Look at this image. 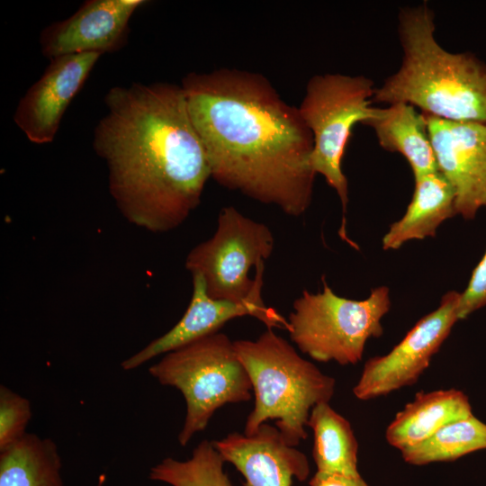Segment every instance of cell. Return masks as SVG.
<instances>
[{
	"instance_id": "7402d4cb",
	"label": "cell",
	"mask_w": 486,
	"mask_h": 486,
	"mask_svg": "<svg viewBox=\"0 0 486 486\" xmlns=\"http://www.w3.org/2000/svg\"><path fill=\"white\" fill-rule=\"evenodd\" d=\"M32 418L29 400L0 386V450L19 440L26 434Z\"/></svg>"
},
{
	"instance_id": "8fae6325",
	"label": "cell",
	"mask_w": 486,
	"mask_h": 486,
	"mask_svg": "<svg viewBox=\"0 0 486 486\" xmlns=\"http://www.w3.org/2000/svg\"><path fill=\"white\" fill-rule=\"evenodd\" d=\"M421 113L438 170L454 191L456 212L472 220L486 206V123Z\"/></svg>"
},
{
	"instance_id": "5bb4252c",
	"label": "cell",
	"mask_w": 486,
	"mask_h": 486,
	"mask_svg": "<svg viewBox=\"0 0 486 486\" xmlns=\"http://www.w3.org/2000/svg\"><path fill=\"white\" fill-rule=\"evenodd\" d=\"M225 462L244 476L243 486H292L310 474L306 455L285 443L276 427L262 424L249 436L238 432L212 441Z\"/></svg>"
},
{
	"instance_id": "277c9868",
	"label": "cell",
	"mask_w": 486,
	"mask_h": 486,
	"mask_svg": "<svg viewBox=\"0 0 486 486\" xmlns=\"http://www.w3.org/2000/svg\"><path fill=\"white\" fill-rule=\"evenodd\" d=\"M233 344L255 397L244 434L252 435L262 424L274 419L285 443L297 446L307 438L305 427L313 407L329 402L333 397L336 380L300 356L273 328L256 340H236Z\"/></svg>"
},
{
	"instance_id": "4fadbf2b",
	"label": "cell",
	"mask_w": 486,
	"mask_h": 486,
	"mask_svg": "<svg viewBox=\"0 0 486 486\" xmlns=\"http://www.w3.org/2000/svg\"><path fill=\"white\" fill-rule=\"evenodd\" d=\"M146 4L144 0H87L69 17L41 31V53L50 60L71 54L117 51L126 44L131 16Z\"/></svg>"
},
{
	"instance_id": "e0dca14e",
	"label": "cell",
	"mask_w": 486,
	"mask_h": 486,
	"mask_svg": "<svg viewBox=\"0 0 486 486\" xmlns=\"http://www.w3.org/2000/svg\"><path fill=\"white\" fill-rule=\"evenodd\" d=\"M364 125L374 130L383 149L406 158L414 178L438 171L426 121L413 105L396 103L376 107L374 115Z\"/></svg>"
},
{
	"instance_id": "2e32d148",
	"label": "cell",
	"mask_w": 486,
	"mask_h": 486,
	"mask_svg": "<svg viewBox=\"0 0 486 486\" xmlns=\"http://www.w3.org/2000/svg\"><path fill=\"white\" fill-rule=\"evenodd\" d=\"M455 214L454 191L439 170L417 177L412 199L383 236L382 248L398 249L410 240L434 237L441 223Z\"/></svg>"
},
{
	"instance_id": "44dd1931",
	"label": "cell",
	"mask_w": 486,
	"mask_h": 486,
	"mask_svg": "<svg viewBox=\"0 0 486 486\" xmlns=\"http://www.w3.org/2000/svg\"><path fill=\"white\" fill-rule=\"evenodd\" d=\"M224 463L212 441L204 439L189 459L166 458L150 469L148 477L171 486H231Z\"/></svg>"
},
{
	"instance_id": "ac0fdd59",
	"label": "cell",
	"mask_w": 486,
	"mask_h": 486,
	"mask_svg": "<svg viewBox=\"0 0 486 486\" xmlns=\"http://www.w3.org/2000/svg\"><path fill=\"white\" fill-rule=\"evenodd\" d=\"M61 466L52 439L26 433L0 450V486H64Z\"/></svg>"
},
{
	"instance_id": "7c38bea8",
	"label": "cell",
	"mask_w": 486,
	"mask_h": 486,
	"mask_svg": "<svg viewBox=\"0 0 486 486\" xmlns=\"http://www.w3.org/2000/svg\"><path fill=\"white\" fill-rule=\"evenodd\" d=\"M102 55L80 53L50 59L41 76L20 99L14 121L34 144L54 140L61 120Z\"/></svg>"
},
{
	"instance_id": "7a4b0ae2",
	"label": "cell",
	"mask_w": 486,
	"mask_h": 486,
	"mask_svg": "<svg viewBox=\"0 0 486 486\" xmlns=\"http://www.w3.org/2000/svg\"><path fill=\"white\" fill-rule=\"evenodd\" d=\"M93 148L108 169L123 218L153 233L184 223L200 202L211 169L181 85L131 83L104 95Z\"/></svg>"
},
{
	"instance_id": "8992f818",
	"label": "cell",
	"mask_w": 486,
	"mask_h": 486,
	"mask_svg": "<svg viewBox=\"0 0 486 486\" xmlns=\"http://www.w3.org/2000/svg\"><path fill=\"white\" fill-rule=\"evenodd\" d=\"M323 289L304 291L292 303L288 317L292 341L315 361L356 364L366 342L383 333L382 318L391 308L390 290L378 286L364 300L336 294L324 277Z\"/></svg>"
},
{
	"instance_id": "cb8c5ba5",
	"label": "cell",
	"mask_w": 486,
	"mask_h": 486,
	"mask_svg": "<svg viewBox=\"0 0 486 486\" xmlns=\"http://www.w3.org/2000/svg\"><path fill=\"white\" fill-rule=\"evenodd\" d=\"M310 486H369L359 476H347L338 473L318 472L309 482Z\"/></svg>"
},
{
	"instance_id": "d6986e66",
	"label": "cell",
	"mask_w": 486,
	"mask_h": 486,
	"mask_svg": "<svg viewBox=\"0 0 486 486\" xmlns=\"http://www.w3.org/2000/svg\"><path fill=\"white\" fill-rule=\"evenodd\" d=\"M307 427L313 432L312 457L318 472L361 475L357 468L358 442L350 422L328 402L317 404Z\"/></svg>"
},
{
	"instance_id": "ba28073f",
	"label": "cell",
	"mask_w": 486,
	"mask_h": 486,
	"mask_svg": "<svg viewBox=\"0 0 486 486\" xmlns=\"http://www.w3.org/2000/svg\"><path fill=\"white\" fill-rule=\"evenodd\" d=\"M274 246V236L266 224L227 206L219 213L213 236L189 252L185 268L202 276L210 297L242 302L255 285V278L248 276L251 267L265 262Z\"/></svg>"
},
{
	"instance_id": "9c48e42d",
	"label": "cell",
	"mask_w": 486,
	"mask_h": 486,
	"mask_svg": "<svg viewBox=\"0 0 486 486\" xmlns=\"http://www.w3.org/2000/svg\"><path fill=\"white\" fill-rule=\"evenodd\" d=\"M460 294H444L438 307L422 317L388 354L368 359L353 388L355 397L369 400L416 383L459 320Z\"/></svg>"
},
{
	"instance_id": "9a60e30c",
	"label": "cell",
	"mask_w": 486,
	"mask_h": 486,
	"mask_svg": "<svg viewBox=\"0 0 486 486\" xmlns=\"http://www.w3.org/2000/svg\"><path fill=\"white\" fill-rule=\"evenodd\" d=\"M471 415L469 399L460 390L421 392L395 415L385 438L400 452L426 441L446 424Z\"/></svg>"
},
{
	"instance_id": "603a6c76",
	"label": "cell",
	"mask_w": 486,
	"mask_h": 486,
	"mask_svg": "<svg viewBox=\"0 0 486 486\" xmlns=\"http://www.w3.org/2000/svg\"><path fill=\"white\" fill-rule=\"evenodd\" d=\"M486 305V251L475 266L465 290L460 294L459 320Z\"/></svg>"
},
{
	"instance_id": "d4e9b609",
	"label": "cell",
	"mask_w": 486,
	"mask_h": 486,
	"mask_svg": "<svg viewBox=\"0 0 486 486\" xmlns=\"http://www.w3.org/2000/svg\"><path fill=\"white\" fill-rule=\"evenodd\" d=\"M104 482H105V475H104V474H102V475L99 477V481H98L97 486H103V484L104 483Z\"/></svg>"
},
{
	"instance_id": "5b68a950",
	"label": "cell",
	"mask_w": 486,
	"mask_h": 486,
	"mask_svg": "<svg viewBox=\"0 0 486 486\" xmlns=\"http://www.w3.org/2000/svg\"><path fill=\"white\" fill-rule=\"evenodd\" d=\"M148 372L160 384L179 390L185 400L178 435L182 446L207 427L218 409L252 397L250 378L233 341L219 331L165 354Z\"/></svg>"
},
{
	"instance_id": "3957f363",
	"label": "cell",
	"mask_w": 486,
	"mask_h": 486,
	"mask_svg": "<svg viewBox=\"0 0 486 486\" xmlns=\"http://www.w3.org/2000/svg\"><path fill=\"white\" fill-rule=\"evenodd\" d=\"M435 29L427 3L400 11L401 64L374 89L372 102L406 103L444 120L486 123V63L446 50Z\"/></svg>"
},
{
	"instance_id": "30bf717a",
	"label": "cell",
	"mask_w": 486,
	"mask_h": 486,
	"mask_svg": "<svg viewBox=\"0 0 486 486\" xmlns=\"http://www.w3.org/2000/svg\"><path fill=\"white\" fill-rule=\"evenodd\" d=\"M264 271L265 262H261L256 266L254 288L250 295L242 302L210 297L202 276L192 274V298L181 320L166 334L122 362V368L125 371L136 369L159 355L218 332L225 323L238 317L252 316L267 328H279L287 330L288 320L274 309L266 306L262 300Z\"/></svg>"
},
{
	"instance_id": "6da1fadb",
	"label": "cell",
	"mask_w": 486,
	"mask_h": 486,
	"mask_svg": "<svg viewBox=\"0 0 486 486\" xmlns=\"http://www.w3.org/2000/svg\"><path fill=\"white\" fill-rule=\"evenodd\" d=\"M211 177L290 216L309 208L316 174L311 132L263 75L222 68L181 83Z\"/></svg>"
},
{
	"instance_id": "ffe728a7",
	"label": "cell",
	"mask_w": 486,
	"mask_h": 486,
	"mask_svg": "<svg viewBox=\"0 0 486 486\" xmlns=\"http://www.w3.org/2000/svg\"><path fill=\"white\" fill-rule=\"evenodd\" d=\"M486 449V423L475 416L452 421L426 441L400 451L412 465L454 461L465 454Z\"/></svg>"
},
{
	"instance_id": "52a82bcc",
	"label": "cell",
	"mask_w": 486,
	"mask_h": 486,
	"mask_svg": "<svg viewBox=\"0 0 486 486\" xmlns=\"http://www.w3.org/2000/svg\"><path fill=\"white\" fill-rule=\"evenodd\" d=\"M374 82L364 76L327 73L311 76L299 112L311 132L310 166L338 194L343 214L348 202V184L341 162L353 127L371 119Z\"/></svg>"
}]
</instances>
